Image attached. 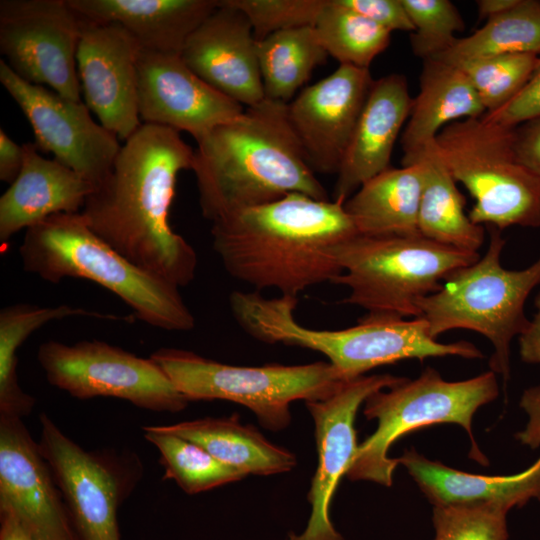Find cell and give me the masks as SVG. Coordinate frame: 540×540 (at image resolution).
<instances>
[{
  "label": "cell",
  "instance_id": "cell-25",
  "mask_svg": "<svg viewBox=\"0 0 540 540\" xmlns=\"http://www.w3.org/2000/svg\"><path fill=\"white\" fill-rule=\"evenodd\" d=\"M398 462L433 506L485 502L509 511L532 499L540 501V457L524 471L507 476L466 473L429 460L413 448Z\"/></svg>",
  "mask_w": 540,
  "mask_h": 540
},
{
  "label": "cell",
  "instance_id": "cell-37",
  "mask_svg": "<svg viewBox=\"0 0 540 540\" xmlns=\"http://www.w3.org/2000/svg\"><path fill=\"white\" fill-rule=\"evenodd\" d=\"M249 19L257 41L283 30L314 26L326 0H226Z\"/></svg>",
  "mask_w": 540,
  "mask_h": 540
},
{
  "label": "cell",
  "instance_id": "cell-15",
  "mask_svg": "<svg viewBox=\"0 0 540 540\" xmlns=\"http://www.w3.org/2000/svg\"><path fill=\"white\" fill-rule=\"evenodd\" d=\"M404 379L390 374L363 375L344 381L324 399L306 402L315 426L318 463L308 492L311 514L307 526L301 534H290L288 540H344L330 520L329 508L358 448L356 413L371 394Z\"/></svg>",
  "mask_w": 540,
  "mask_h": 540
},
{
  "label": "cell",
  "instance_id": "cell-36",
  "mask_svg": "<svg viewBox=\"0 0 540 540\" xmlns=\"http://www.w3.org/2000/svg\"><path fill=\"white\" fill-rule=\"evenodd\" d=\"M507 513L485 502L434 506L433 540H507Z\"/></svg>",
  "mask_w": 540,
  "mask_h": 540
},
{
  "label": "cell",
  "instance_id": "cell-23",
  "mask_svg": "<svg viewBox=\"0 0 540 540\" xmlns=\"http://www.w3.org/2000/svg\"><path fill=\"white\" fill-rule=\"evenodd\" d=\"M82 19L123 28L141 50L181 55L218 0H67Z\"/></svg>",
  "mask_w": 540,
  "mask_h": 540
},
{
  "label": "cell",
  "instance_id": "cell-10",
  "mask_svg": "<svg viewBox=\"0 0 540 540\" xmlns=\"http://www.w3.org/2000/svg\"><path fill=\"white\" fill-rule=\"evenodd\" d=\"M150 357L188 401L239 403L274 432L289 425L292 402L324 399L346 381L329 362L234 366L175 348L158 349Z\"/></svg>",
  "mask_w": 540,
  "mask_h": 540
},
{
  "label": "cell",
  "instance_id": "cell-2",
  "mask_svg": "<svg viewBox=\"0 0 540 540\" xmlns=\"http://www.w3.org/2000/svg\"><path fill=\"white\" fill-rule=\"evenodd\" d=\"M211 234L232 277L297 297L342 273L337 249L358 233L344 203L291 193L213 222Z\"/></svg>",
  "mask_w": 540,
  "mask_h": 540
},
{
  "label": "cell",
  "instance_id": "cell-6",
  "mask_svg": "<svg viewBox=\"0 0 540 540\" xmlns=\"http://www.w3.org/2000/svg\"><path fill=\"white\" fill-rule=\"evenodd\" d=\"M479 258L478 252L449 247L420 233L357 234L338 247L342 273L332 283L348 288L343 303L359 306L367 314L416 318L424 298Z\"/></svg>",
  "mask_w": 540,
  "mask_h": 540
},
{
  "label": "cell",
  "instance_id": "cell-44",
  "mask_svg": "<svg viewBox=\"0 0 540 540\" xmlns=\"http://www.w3.org/2000/svg\"><path fill=\"white\" fill-rule=\"evenodd\" d=\"M0 540H39L14 516L0 513Z\"/></svg>",
  "mask_w": 540,
  "mask_h": 540
},
{
  "label": "cell",
  "instance_id": "cell-28",
  "mask_svg": "<svg viewBox=\"0 0 540 540\" xmlns=\"http://www.w3.org/2000/svg\"><path fill=\"white\" fill-rule=\"evenodd\" d=\"M418 162L422 164L424 173L418 213L419 233L449 247L478 252L484 242V228L473 223L465 213V197L440 158L435 144Z\"/></svg>",
  "mask_w": 540,
  "mask_h": 540
},
{
  "label": "cell",
  "instance_id": "cell-4",
  "mask_svg": "<svg viewBox=\"0 0 540 540\" xmlns=\"http://www.w3.org/2000/svg\"><path fill=\"white\" fill-rule=\"evenodd\" d=\"M297 297L266 298L257 292L235 291L231 311L239 325L254 338L284 343L322 353L345 380L363 376L376 367L406 359L459 356L483 358L472 343H441L421 317L405 319L367 314L358 324L340 330H315L294 317Z\"/></svg>",
  "mask_w": 540,
  "mask_h": 540
},
{
  "label": "cell",
  "instance_id": "cell-17",
  "mask_svg": "<svg viewBox=\"0 0 540 540\" xmlns=\"http://www.w3.org/2000/svg\"><path fill=\"white\" fill-rule=\"evenodd\" d=\"M373 82L369 69L339 64L288 104L290 125L314 173H338Z\"/></svg>",
  "mask_w": 540,
  "mask_h": 540
},
{
  "label": "cell",
  "instance_id": "cell-11",
  "mask_svg": "<svg viewBox=\"0 0 540 540\" xmlns=\"http://www.w3.org/2000/svg\"><path fill=\"white\" fill-rule=\"evenodd\" d=\"M48 382L78 399L115 397L155 412H178L188 400L151 357L100 340H50L37 352Z\"/></svg>",
  "mask_w": 540,
  "mask_h": 540
},
{
  "label": "cell",
  "instance_id": "cell-14",
  "mask_svg": "<svg viewBox=\"0 0 540 540\" xmlns=\"http://www.w3.org/2000/svg\"><path fill=\"white\" fill-rule=\"evenodd\" d=\"M0 82L29 121L38 150L52 153L94 188L105 179L121 145L116 135L93 120L84 102L23 80L3 59Z\"/></svg>",
  "mask_w": 540,
  "mask_h": 540
},
{
  "label": "cell",
  "instance_id": "cell-7",
  "mask_svg": "<svg viewBox=\"0 0 540 540\" xmlns=\"http://www.w3.org/2000/svg\"><path fill=\"white\" fill-rule=\"evenodd\" d=\"M485 254L452 273L441 289L419 303V317L431 335L467 329L487 338L492 346L489 366L507 382L510 376V346L529 323L524 304L540 284V257L521 270L504 268L500 262L505 240L490 228Z\"/></svg>",
  "mask_w": 540,
  "mask_h": 540
},
{
  "label": "cell",
  "instance_id": "cell-16",
  "mask_svg": "<svg viewBox=\"0 0 540 540\" xmlns=\"http://www.w3.org/2000/svg\"><path fill=\"white\" fill-rule=\"evenodd\" d=\"M80 20L76 62L85 104L103 127L125 142L142 125L138 111L141 48L119 25Z\"/></svg>",
  "mask_w": 540,
  "mask_h": 540
},
{
  "label": "cell",
  "instance_id": "cell-13",
  "mask_svg": "<svg viewBox=\"0 0 540 540\" xmlns=\"http://www.w3.org/2000/svg\"><path fill=\"white\" fill-rule=\"evenodd\" d=\"M81 20L67 0H1L0 53L23 80L81 100Z\"/></svg>",
  "mask_w": 540,
  "mask_h": 540
},
{
  "label": "cell",
  "instance_id": "cell-26",
  "mask_svg": "<svg viewBox=\"0 0 540 540\" xmlns=\"http://www.w3.org/2000/svg\"><path fill=\"white\" fill-rule=\"evenodd\" d=\"M423 182V166L418 162L401 168L390 167L363 183L344 203L357 233L366 236L419 233Z\"/></svg>",
  "mask_w": 540,
  "mask_h": 540
},
{
  "label": "cell",
  "instance_id": "cell-18",
  "mask_svg": "<svg viewBox=\"0 0 540 540\" xmlns=\"http://www.w3.org/2000/svg\"><path fill=\"white\" fill-rule=\"evenodd\" d=\"M244 110L198 77L181 55L141 50L138 111L144 123L187 132L197 141Z\"/></svg>",
  "mask_w": 540,
  "mask_h": 540
},
{
  "label": "cell",
  "instance_id": "cell-20",
  "mask_svg": "<svg viewBox=\"0 0 540 540\" xmlns=\"http://www.w3.org/2000/svg\"><path fill=\"white\" fill-rule=\"evenodd\" d=\"M181 57L204 82L245 108L265 99L252 25L226 0H218L188 37Z\"/></svg>",
  "mask_w": 540,
  "mask_h": 540
},
{
  "label": "cell",
  "instance_id": "cell-22",
  "mask_svg": "<svg viewBox=\"0 0 540 540\" xmlns=\"http://www.w3.org/2000/svg\"><path fill=\"white\" fill-rule=\"evenodd\" d=\"M20 174L0 197V241L58 213L80 212L94 186L55 159L39 154L34 143L23 144Z\"/></svg>",
  "mask_w": 540,
  "mask_h": 540
},
{
  "label": "cell",
  "instance_id": "cell-39",
  "mask_svg": "<svg viewBox=\"0 0 540 540\" xmlns=\"http://www.w3.org/2000/svg\"><path fill=\"white\" fill-rule=\"evenodd\" d=\"M343 6L390 31L413 32V24L402 0H338Z\"/></svg>",
  "mask_w": 540,
  "mask_h": 540
},
{
  "label": "cell",
  "instance_id": "cell-38",
  "mask_svg": "<svg viewBox=\"0 0 540 540\" xmlns=\"http://www.w3.org/2000/svg\"><path fill=\"white\" fill-rule=\"evenodd\" d=\"M489 121L517 127L540 118V61L524 88L500 109L483 115Z\"/></svg>",
  "mask_w": 540,
  "mask_h": 540
},
{
  "label": "cell",
  "instance_id": "cell-30",
  "mask_svg": "<svg viewBox=\"0 0 540 540\" xmlns=\"http://www.w3.org/2000/svg\"><path fill=\"white\" fill-rule=\"evenodd\" d=\"M257 53L265 98L285 104L329 56L314 26L273 33L257 41Z\"/></svg>",
  "mask_w": 540,
  "mask_h": 540
},
{
  "label": "cell",
  "instance_id": "cell-42",
  "mask_svg": "<svg viewBox=\"0 0 540 540\" xmlns=\"http://www.w3.org/2000/svg\"><path fill=\"white\" fill-rule=\"evenodd\" d=\"M25 158L24 145L19 146L0 129V180L13 183L20 174Z\"/></svg>",
  "mask_w": 540,
  "mask_h": 540
},
{
  "label": "cell",
  "instance_id": "cell-29",
  "mask_svg": "<svg viewBox=\"0 0 540 540\" xmlns=\"http://www.w3.org/2000/svg\"><path fill=\"white\" fill-rule=\"evenodd\" d=\"M84 316L89 318L133 321L132 316L91 311L84 308L60 305L39 307L17 303L0 311V414L24 417L32 410L35 399L25 393L17 377V350L37 329L58 319Z\"/></svg>",
  "mask_w": 540,
  "mask_h": 540
},
{
  "label": "cell",
  "instance_id": "cell-12",
  "mask_svg": "<svg viewBox=\"0 0 540 540\" xmlns=\"http://www.w3.org/2000/svg\"><path fill=\"white\" fill-rule=\"evenodd\" d=\"M40 425L39 449L61 492L74 540H121L118 508L138 480L139 463L84 450L45 413Z\"/></svg>",
  "mask_w": 540,
  "mask_h": 540
},
{
  "label": "cell",
  "instance_id": "cell-5",
  "mask_svg": "<svg viewBox=\"0 0 540 540\" xmlns=\"http://www.w3.org/2000/svg\"><path fill=\"white\" fill-rule=\"evenodd\" d=\"M19 254L25 271L50 283L82 278L99 284L148 325L167 331L195 326L178 287L122 256L89 228L80 212L58 213L26 229Z\"/></svg>",
  "mask_w": 540,
  "mask_h": 540
},
{
  "label": "cell",
  "instance_id": "cell-40",
  "mask_svg": "<svg viewBox=\"0 0 540 540\" xmlns=\"http://www.w3.org/2000/svg\"><path fill=\"white\" fill-rule=\"evenodd\" d=\"M518 161L540 177V118L515 128Z\"/></svg>",
  "mask_w": 540,
  "mask_h": 540
},
{
  "label": "cell",
  "instance_id": "cell-34",
  "mask_svg": "<svg viewBox=\"0 0 540 540\" xmlns=\"http://www.w3.org/2000/svg\"><path fill=\"white\" fill-rule=\"evenodd\" d=\"M540 61L531 53L488 56L462 62L459 67L477 92L486 113L512 100L527 84Z\"/></svg>",
  "mask_w": 540,
  "mask_h": 540
},
{
  "label": "cell",
  "instance_id": "cell-24",
  "mask_svg": "<svg viewBox=\"0 0 540 540\" xmlns=\"http://www.w3.org/2000/svg\"><path fill=\"white\" fill-rule=\"evenodd\" d=\"M485 113L477 92L459 67L437 59L424 60L420 90L401 137L402 166L416 163L450 123Z\"/></svg>",
  "mask_w": 540,
  "mask_h": 540
},
{
  "label": "cell",
  "instance_id": "cell-1",
  "mask_svg": "<svg viewBox=\"0 0 540 540\" xmlns=\"http://www.w3.org/2000/svg\"><path fill=\"white\" fill-rule=\"evenodd\" d=\"M193 160L194 150L179 132L143 123L80 211L89 228L122 256L178 288L194 279L198 259L172 229L169 211L177 176Z\"/></svg>",
  "mask_w": 540,
  "mask_h": 540
},
{
  "label": "cell",
  "instance_id": "cell-9",
  "mask_svg": "<svg viewBox=\"0 0 540 540\" xmlns=\"http://www.w3.org/2000/svg\"><path fill=\"white\" fill-rule=\"evenodd\" d=\"M515 128L481 116L450 123L435 140L445 166L475 200L471 221L500 231L540 227V177L518 161Z\"/></svg>",
  "mask_w": 540,
  "mask_h": 540
},
{
  "label": "cell",
  "instance_id": "cell-41",
  "mask_svg": "<svg viewBox=\"0 0 540 540\" xmlns=\"http://www.w3.org/2000/svg\"><path fill=\"white\" fill-rule=\"evenodd\" d=\"M520 407L527 414L525 428L516 434L518 441L536 449L540 447V385L526 389L520 399Z\"/></svg>",
  "mask_w": 540,
  "mask_h": 540
},
{
  "label": "cell",
  "instance_id": "cell-19",
  "mask_svg": "<svg viewBox=\"0 0 540 540\" xmlns=\"http://www.w3.org/2000/svg\"><path fill=\"white\" fill-rule=\"evenodd\" d=\"M0 513L39 540H74L52 471L22 417L0 414Z\"/></svg>",
  "mask_w": 540,
  "mask_h": 540
},
{
  "label": "cell",
  "instance_id": "cell-21",
  "mask_svg": "<svg viewBox=\"0 0 540 540\" xmlns=\"http://www.w3.org/2000/svg\"><path fill=\"white\" fill-rule=\"evenodd\" d=\"M412 104L404 75L374 80L337 173L334 201L345 203L363 183L391 167L393 148Z\"/></svg>",
  "mask_w": 540,
  "mask_h": 540
},
{
  "label": "cell",
  "instance_id": "cell-8",
  "mask_svg": "<svg viewBox=\"0 0 540 540\" xmlns=\"http://www.w3.org/2000/svg\"><path fill=\"white\" fill-rule=\"evenodd\" d=\"M499 393L493 371L462 381H446L433 368H426L414 380L405 378L397 385L371 394L364 415L376 419L375 432L358 445L346 473L351 480L392 485L398 458L388 450L404 434L441 423L463 427L471 438V456L482 464L487 459L479 451L472 433V418L481 406L496 399Z\"/></svg>",
  "mask_w": 540,
  "mask_h": 540
},
{
  "label": "cell",
  "instance_id": "cell-43",
  "mask_svg": "<svg viewBox=\"0 0 540 540\" xmlns=\"http://www.w3.org/2000/svg\"><path fill=\"white\" fill-rule=\"evenodd\" d=\"M536 313L518 336L521 359L527 363L540 364V293L535 298Z\"/></svg>",
  "mask_w": 540,
  "mask_h": 540
},
{
  "label": "cell",
  "instance_id": "cell-35",
  "mask_svg": "<svg viewBox=\"0 0 540 540\" xmlns=\"http://www.w3.org/2000/svg\"><path fill=\"white\" fill-rule=\"evenodd\" d=\"M413 24L410 36L413 54L423 61L450 49L456 32L465 28L464 20L449 0H402Z\"/></svg>",
  "mask_w": 540,
  "mask_h": 540
},
{
  "label": "cell",
  "instance_id": "cell-31",
  "mask_svg": "<svg viewBox=\"0 0 540 540\" xmlns=\"http://www.w3.org/2000/svg\"><path fill=\"white\" fill-rule=\"evenodd\" d=\"M514 53L540 54V1L519 0L491 17L471 35L433 59L457 65L473 59Z\"/></svg>",
  "mask_w": 540,
  "mask_h": 540
},
{
  "label": "cell",
  "instance_id": "cell-32",
  "mask_svg": "<svg viewBox=\"0 0 540 540\" xmlns=\"http://www.w3.org/2000/svg\"><path fill=\"white\" fill-rule=\"evenodd\" d=\"M314 28L328 55L340 65L365 69H369L391 40L390 31L343 6L338 0H326Z\"/></svg>",
  "mask_w": 540,
  "mask_h": 540
},
{
  "label": "cell",
  "instance_id": "cell-33",
  "mask_svg": "<svg viewBox=\"0 0 540 540\" xmlns=\"http://www.w3.org/2000/svg\"><path fill=\"white\" fill-rule=\"evenodd\" d=\"M143 433L145 439L159 451L165 478L174 480L187 494L201 493L247 476L199 445L165 432L157 425L144 426Z\"/></svg>",
  "mask_w": 540,
  "mask_h": 540
},
{
  "label": "cell",
  "instance_id": "cell-3",
  "mask_svg": "<svg viewBox=\"0 0 540 540\" xmlns=\"http://www.w3.org/2000/svg\"><path fill=\"white\" fill-rule=\"evenodd\" d=\"M288 104L264 99L199 140L191 170L212 223L291 193L328 200L288 119Z\"/></svg>",
  "mask_w": 540,
  "mask_h": 540
},
{
  "label": "cell",
  "instance_id": "cell-27",
  "mask_svg": "<svg viewBox=\"0 0 540 540\" xmlns=\"http://www.w3.org/2000/svg\"><path fill=\"white\" fill-rule=\"evenodd\" d=\"M157 426L199 445L221 462L246 475L267 476L288 472L297 462L292 452L268 441L255 427L242 424L236 415Z\"/></svg>",
  "mask_w": 540,
  "mask_h": 540
},
{
  "label": "cell",
  "instance_id": "cell-45",
  "mask_svg": "<svg viewBox=\"0 0 540 540\" xmlns=\"http://www.w3.org/2000/svg\"><path fill=\"white\" fill-rule=\"evenodd\" d=\"M519 0H479L477 1L480 19H489L512 8Z\"/></svg>",
  "mask_w": 540,
  "mask_h": 540
}]
</instances>
